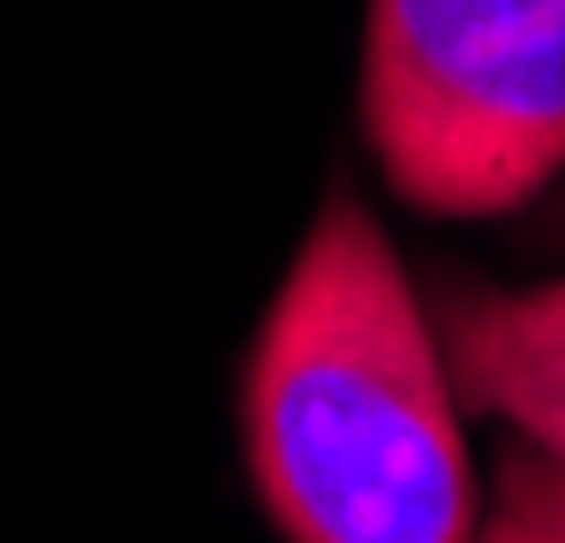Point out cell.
<instances>
[{"label":"cell","instance_id":"6da1fadb","mask_svg":"<svg viewBox=\"0 0 565 543\" xmlns=\"http://www.w3.org/2000/svg\"><path fill=\"white\" fill-rule=\"evenodd\" d=\"M460 393L385 226L332 196L264 310L242 438L287 543H476Z\"/></svg>","mask_w":565,"mask_h":543},{"label":"cell","instance_id":"7a4b0ae2","mask_svg":"<svg viewBox=\"0 0 565 543\" xmlns=\"http://www.w3.org/2000/svg\"><path fill=\"white\" fill-rule=\"evenodd\" d=\"M362 129L437 220H490L565 174V0H370Z\"/></svg>","mask_w":565,"mask_h":543},{"label":"cell","instance_id":"3957f363","mask_svg":"<svg viewBox=\"0 0 565 543\" xmlns=\"http://www.w3.org/2000/svg\"><path fill=\"white\" fill-rule=\"evenodd\" d=\"M460 393L505 415L565 483V279L521 295H468L445 324Z\"/></svg>","mask_w":565,"mask_h":543},{"label":"cell","instance_id":"277c9868","mask_svg":"<svg viewBox=\"0 0 565 543\" xmlns=\"http://www.w3.org/2000/svg\"><path fill=\"white\" fill-rule=\"evenodd\" d=\"M482 543H565V483L543 468V453H513L498 468V505Z\"/></svg>","mask_w":565,"mask_h":543}]
</instances>
